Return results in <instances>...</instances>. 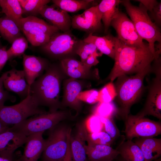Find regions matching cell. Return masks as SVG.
Here are the masks:
<instances>
[{
	"instance_id": "cell-16",
	"label": "cell",
	"mask_w": 161,
	"mask_h": 161,
	"mask_svg": "<svg viewBox=\"0 0 161 161\" xmlns=\"http://www.w3.org/2000/svg\"><path fill=\"white\" fill-rule=\"evenodd\" d=\"M88 133L84 124L78 125L76 131L70 138V148L73 161H86L85 146Z\"/></svg>"
},
{
	"instance_id": "cell-7",
	"label": "cell",
	"mask_w": 161,
	"mask_h": 161,
	"mask_svg": "<svg viewBox=\"0 0 161 161\" xmlns=\"http://www.w3.org/2000/svg\"><path fill=\"white\" fill-rule=\"evenodd\" d=\"M59 124L49 129L42 161H62L66 155L71 129Z\"/></svg>"
},
{
	"instance_id": "cell-17",
	"label": "cell",
	"mask_w": 161,
	"mask_h": 161,
	"mask_svg": "<svg viewBox=\"0 0 161 161\" xmlns=\"http://www.w3.org/2000/svg\"><path fill=\"white\" fill-rule=\"evenodd\" d=\"M44 132H38L27 137L21 161H38L46 146V140L43 136Z\"/></svg>"
},
{
	"instance_id": "cell-40",
	"label": "cell",
	"mask_w": 161,
	"mask_h": 161,
	"mask_svg": "<svg viewBox=\"0 0 161 161\" xmlns=\"http://www.w3.org/2000/svg\"><path fill=\"white\" fill-rule=\"evenodd\" d=\"M98 50L89 56L82 63L86 66L90 68L97 64L99 63L97 57L101 56L103 54L100 52H98Z\"/></svg>"
},
{
	"instance_id": "cell-39",
	"label": "cell",
	"mask_w": 161,
	"mask_h": 161,
	"mask_svg": "<svg viewBox=\"0 0 161 161\" xmlns=\"http://www.w3.org/2000/svg\"><path fill=\"white\" fill-rule=\"evenodd\" d=\"M98 91L91 89L80 92L78 95L77 98L80 101L93 104L98 102Z\"/></svg>"
},
{
	"instance_id": "cell-51",
	"label": "cell",
	"mask_w": 161,
	"mask_h": 161,
	"mask_svg": "<svg viewBox=\"0 0 161 161\" xmlns=\"http://www.w3.org/2000/svg\"><path fill=\"white\" fill-rule=\"evenodd\" d=\"M2 46L1 45V42L0 40V48H1Z\"/></svg>"
},
{
	"instance_id": "cell-14",
	"label": "cell",
	"mask_w": 161,
	"mask_h": 161,
	"mask_svg": "<svg viewBox=\"0 0 161 161\" xmlns=\"http://www.w3.org/2000/svg\"><path fill=\"white\" fill-rule=\"evenodd\" d=\"M53 5L44 6L40 10L39 14L49 22L63 32L70 31L72 27V18L67 12L60 8L56 9Z\"/></svg>"
},
{
	"instance_id": "cell-34",
	"label": "cell",
	"mask_w": 161,
	"mask_h": 161,
	"mask_svg": "<svg viewBox=\"0 0 161 161\" xmlns=\"http://www.w3.org/2000/svg\"><path fill=\"white\" fill-rule=\"evenodd\" d=\"M86 142L87 144L107 145L111 146L114 141L104 131L88 133Z\"/></svg>"
},
{
	"instance_id": "cell-19",
	"label": "cell",
	"mask_w": 161,
	"mask_h": 161,
	"mask_svg": "<svg viewBox=\"0 0 161 161\" xmlns=\"http://www.w3.org/2000/svg\"><path fill=\"white\" fill-rule=\"evenodd\" d=\"M82 86L80 82L76 79L70 78L66 80L64 84V91L61 106H68L77 112L80 109V101L77 98L81 92Z\"/></svg>"
},
{
	"instance_id": "cell-37",
	"label": "cell",
	"mask_w": 161,
	"mask_h": 161,
	"mask_svg": "<svg viewBox=\"0 0 161 161\" xmlns=\"http://www.w3.org/2000/svg\"><path fill=\"white\" fill-rule=\"evenodd\" d=\"M84 124L89 133H93L103 131V125L101 117L93 114L86 120Z\"/></svg>"
},
{
	"instance_id": "cell-25",
	"label": "cell",
	"mask_w": 161,
	"mask_h": 161,
	"mask_svg": "<svg viewBox=\"0 0 161 161\" xmlns=\"http://www.w3.org/2000/svg\"><path fill=\"white\" fill-rule=\"evenodd\" d=\"M116 149L125 161H145L140 149L132 140L123 141Z\"/></svg>"
},
{
	"instance_id": "cell-13",
	"label": "cell",
	"mask_w": 161,
	"mask_h": 161,
	"mask_svg": "<svg viewBox=\"0 0 161 161\" xmlns=\"http://www.w3.org/2000/svg\"><path fill=\"white\" fill-rule=\"evenodd\" d=\"M3 86L7 91L13 92L20 97L24 99L30 92L28 84L23 70H18L13 67L3 73Z\"/></svg>"
},
{
	"instance_id": "cell-24",
	"label": "cell",
	"mask_w": 161,
	"mask_h": 161,
	"mask_svg": "<svg viewBox=\"0 0 161 161\" xmlns=\"http://www.w3.org/2000/svg\"><path fill=\"white\" fill-rule=\"evenodd\" d=\"M120 0H102L98 4V8L101 15L104 26V32H108L112 20L117 14L119 10Z\"/></svg>"
},
{
	"instance_id": "cell-31",
	"label": "cell",
	"mask_w": 161,
	"mask_h": 161,
	"mask_svg": "<svg viewBox=\"0 0 161 161\" xmlns=\"http://www.w3.org/2000/svg\"><path fill=\"white\" fill-rule=\"evenodd\" d=\"M30 44L34 46H41L47 43L51 37L40 29L34 28L23 32Z\"/></svg>"
},
{
	"instance_id": "cell-28",
	"label": "cell",
	"mask_w": 161,
	"mask_h": 161,
	"mask_svg": "<svg viewBox=\"0 0 161 161\" xmlns=\"http://www.w3.org/2000/svg\"><path fill=\"white\" fill-rule=\"evenodd\" d=\"M55 5L67 12H75L97 5L92 0H53Z\"/></svg>"
},
{
	"instance_id": "cell-20",
	"label": "cell",
	"mask_w": 161,
	"mask_h": 161,
	"mask_svg": "<svg viewBox=\"0 0 161 161\" xmlns=\"http://www.w3.org/2000/svg\"><path fill=\"white\" fill-rule=\"evenodd\" d=\"M86 161H113L119 155L111 146L87 144L85 146Z\"/></svg>"
},
{
	"instance_id": "cell-52",
	"label": "cell",
	"mask_w": 161,
	"mask_h": 161,
	"mask_svg": "<svg viewBox=\"0 0 161 161\" xmlns=\"http://www.w3.org/2000/svg\"><path fill=\"white\" fill-rule=\"evenodd\" d=\"M1 13V12H0V13Z\"/></svg>"
},
{
	"instance_id": "cell-1",
	"label": "cell",
	"mask_w": 161,
	"mask_h": 161,
	"mask_svg": "<svg viewBox=\"0 0 161 161\" xmlns=\"http://www.w3.org/2000/svg\"><path fill=\"white\" fill-rule=\"evenodd\" d=\"M155 59L149 47L128 46L118 38L114 65L107 79L112 82L120 76L137 73L151 66Z\"/></svg>"
},
{
	"instance_id": "cell-10",
	"label": "cell",
	"mask_w": 161,
	"mask_h": 161,
	"mask_svg": "<svg viewBox=\"0 0 161 161\" xmlns=\"http://www.w3.org/2000/svg\"><path fill=\"white\" fill-rule=\"evenodd\" d=\"M151 66V72L155 74L150 86L144 106L136 115L145 117L152 116L161 120V61H156Z\"/></svg>"
},
{
	"instance_id": "cell-45",
	"label": "cell",
	"mask_w": 161,
	"mask_h": 161,
	"mask_svg": "<svg viewBox=\"0 0 161 161\" xmlns=\"http://www.w3.org/2000/svg\"><path fill=\"white\" fill-rule=\"evenodd\" d=\"M138 1L142 4L148 11L151 12L154 7L158 4V2L155 0H135Z\"/></svg>"
},
{
	"instance_id": "cell-23",
	"label": "cell",
	"mask_w": 161,
	"mask_h": 161,
	"mask_svg": "<svg viewBox=\"0 0 161 161\" xmlns=\"http://www.w3.org/2000/svg\"><path fill=\"white\" fill-rule=\"evenodd\" d=\"M15 23L23 32L31 28H38L51 37L59 31L57 28L36 16H29L23 17Z\"/></svg>"
},
{
	"instance_id": "cell-38",
	"label": "cell",
	"mask_w": 161,
	"mask_h": 161,
	"mask_svg": "<svg viewBox=\"0 0 161 161\" xmlns=\"http://www.w3.org/2000/svg\"><path fill=\"white\" fill-rule=\"evenodd\" d=\"M101 120L103 125V131L114 141L120 137V131L112 118L101 117Z\"/></svg>"
},
{
	"instance_id": "cell-36",
	"label": "cell",
	"mask_w": 161,
	"mask_h": 161,
	"mask_svg": "<svg viewBox=\"0 0 161 161\" xmlns=\"http://www.w3.org/2000/svg\"><path fill=\"white\" fill-rule=\"evenodd\" d=\"M116 95L114 85L112 82L106 84L98 91V102L109 103L115 99Z\"/></svg>"
},
{
	"instance_id": "cell-27",
	"label": "cell",
	"mask_w": 161,
	"mask_h": 161,
	"mask_svg": "<svg viewBox=\"0 0 161 161\" xmlns=\"http://www.w3.org/2000/svg\"><path fill=\"white\" fill-rule=\"evenodd\" d=\"M21 30L16 23L6 16L0 18V34L4 40L12 44L21 36Z\"/></svg>"
},
{
	"instance_id": "cell-15",
	"label": "cell",
	"mask_w": 161,
	"mask_h": 161,
	"mask_svg": "<svg viewBox=\"0 0 161 161\" xmlns=\"http://www.w3.org/2000/svg\"><path fill=\"white\" fill-rule=\"evenodd\" d=\"M23 70L26 81L30 86L36 78L48 68V61L40 57L25 54L23 55Z\"/></svg>"
},
{
	"instance_id": "cell-29",
	"label": "cell",
	"mask_w": 161,
	"mask_h": 161,
	"mask_svg": "<svg viewBox=\"0 0 161 161\" xmlns=\"http://www.w3.org/2000/svg\"><path fill=\"white\" fill-rule=\"evenodd\" d=\"M1 13L16 22L23 18V10L18 0H0Z\"/></svg>"
},
{
	"instance_id": "cell-32",
	"label": "cell",
	"mask_w": 161,
	"mask_h": 161,
	"mask_svg": "<svg viewBox=\"0 0 161 161\" xmlns=\"http://www.w3.org/2000/svg\"><path fill=\"white\" fill-rule=\"evenodd\" d=\"M28 47L27 40L22 35L15 39L12 43L11 47L7 49L9 60L21 56Z\"/></svg>"
},
{
	"instance_id": "cell-21",
	"label": "cell",
	"mask_w": 161,
	"mask_h": 161,
	"mask_svg": "<svg viewBox=\"0 0 161 161\" xmlns=\"http://www.w3.org/2000/svg\"><path fill=\"white\" fill-rule=\"evenodd\" d=\"M117 39V37L110 34L103 36H98L90 33L83 40L85 42L94 44L102 54L114 59Z\"/></svg>"
},
{
	"instance_id": "cell-49",
	"label": "cell",
	"mask_w": 161,
	"mask_h": 161,
	"mask_svg": "<svg viewBox=\"0 0 161 161\" xmlns=\"http://www.w3.org/2000/svg\"><path fill=\"white\" fill-rule=\"evenodd\" d=\"M115 161H125L120 156V157L117 159V158L115 159Z\"/></svg>"
},
{
	"instance_id": "cell-46",
	"label": "cell",
	"mask_w": 161,
	"mask_h": 161,
	"mask_svg": "<svg viewBox=\"0 0 161 161\" xmlns=\"http://www.w3.org/2000/svg\"><path fill=\"white\" fill-rule=\"evenodd\" d=\"M70 137L68 142V146L66 155L62 161H73L70 148Z\"/></svg>"
},
{
	"instance_id": "cell-50",
	"label": "cell",
	"mask_w": 161,
	"mask_h": 161,
	"mask_svg": "<svg viewBox=\"0 0 161 161\" xmlns=\"http://www.w3.org/2000/svg\"><path fill=\"white\" fill-rule=\"evenodd\" d=\"M154 161H161V157H160Z\"/></svg>"
},
{
	"instance_id": "cell-6",
	"label": "cell",
	"mask_w": 161,
	"mask_h": 161,
	"mask_svg": "<svg viewBox=\"0 0 161 161\" xmlns=\"http://www.w3.org/2000/svg\"><path fill=\"white\" fill-rule=\"evenodd\" d=\"M69 113L64 111H57L36 115L27 119L10 127L12 130L25 136L50 129L67 119Z\"/></svg>"
},
{
	"instance_id": "cell-43",
	"label": "cell",
	"mask_w": 161,
	"mask_h": 161,
	"mask_svg": "<svg viewBox=\"0 0 161 161\" xmlns=\"http://www.w3.org/2000/svg\"><path fill=\"white\" fill-rule=\"evenodd\" d=\"M8 60L9 58L6 47L2 46L0 48V72Z\"/></svg>"
},
{
	"instance_id": "cell-30",
	"label": "cell",
	"mask_w": 161,
	"mask_h": 161,
	"mask_svg": "<svg viewBox=\"0 0 161 161\" xmlns=\"http://www.w3.org/2000/svg\"><path fill=\"white\" fill-rule=\"evenodd\" d=\"M23 14L36 16L41 9L50 1L49 0H18Z\"/></svg>"
},
{
	"instance_id": "cell-4",
	"label": "cell",
	"mask_w": 161,
	"mask_h": 161,
	"mask_svg": "<svg viewBox=\"0 0 161 161\" xmlns=\"http://www.w3.org/2000/svg\"><path fill=\"white\" fill-rule=\"evenodd\" d=\"M133 22L136 30L143 40L148 42L149 49L155 58V42L161 43L159 28L151 20L148 10L141 3L138 6L133 5L129 0H121L120 3Z\"/></svg>"
},
{
	"instance_id": "cell-12",
	"label": "cell",
	"mask_w": 161,
	"mask_h": 161,
	"mask_svg": "<svg viewBox=\"0 0 161 161\" xmlns=\"http://www.w3.org/2000/svg\"><path fill=\"white\" fill-rule=\"evenodd\" d=\"M97 5L85 10L81 14L73 16L72 27L89 34L99 31L102 26L101 15Z\"/></svg>"
},
{
	"instance_id": "cell-47",
	"label": "cell",
	"mask_w": 161,
	"mask_h": 161,
	"mask_svg": "<svg viewBox=\"0 0 161 161\" xmlns=\"http://www.w3.org/2000/svg\"><path fill=\"white\" fill-rule=\"evenodd\" d=\"M10 128L0 119V134L8 130Z\"/></svg>"
},
{
	"instance_id": "cell-41",
	"label": "cell",
	"mask_w": 161,
	"mask_h": 161,
	"mask_svg": "<svg viewBox=\"0 0 161 161\" xmlns=\"http://www.w3.org/2000/svg\"><path fill=\"white\" fill-rule=\"evenodd\" d=\"M151 16L155 22V24L158 27L161 24V2H158L151 12Z\"/></svg>"
},
{
	"instance_id": "cell-9",
	"label": "cell",
	"mask_w": 161,
	"mask_h": 161,
	"mask_svg": "<svg viewBox=\"0 0 161 161\" xmlns=\"http://www.w3.org/2000/svg\"><path fill=\"white\" fill-rule=\"evenodd\" d=\"M81 40L70 31L58 32L53 34L49 41L40 46L41 50L51 57L58 58L75 53Z\"/></svg>"
},
{
	"instance_id": "cell-2",
	"label": "cell",
	"mask_w": 161,
	"mask_h": 161,
	"mask_svg": "<svg viewBox=\"0 0 161 161\" xmlns=\"http://www.w3.org/2000/svg\"><path fill=\"white\" fill-rule=\"evenodd\" d=\"M46 71L30 86L29 93L40 106L47 107L49 112H52L61 107L59 100L61 75L55 64L49 65Z\"/></svg>"
},
{
	"instance_id": "cell-11",
	"label": "cell",
	"mask_w": 161,
	"mask_h": 161,
	"mask_svg": "<svg viewBox=\"0 0 161 161\" xmlns=\"http://www.w3.org/2000/svg\"><path fill=\"white\" fill-rule=\"evenodd\" d=\"M110 26L116 30L117 38L125 44L131 47L146 48L145 44L137 33L134 24L126 14L119 10L112 21Z\"/></svg>"
},
{
	"instance_id": "cell-18",
	"label": "cell",
	"mask_w": 161,
	"mask_h": 161,
	"mask_svg": "<svg viewBox=\"0 0 161 161\" xmlns=\"http://www.w3.org/2000/svg\"><path fill=\"white\" fill-rule=\"evenodd\" d=\"M132 140L139 147L145 161H154L161 155V138L137 137Z\"/></svg>"
},
{
	"instance_id": "cell-5",
	"label": "cell",
	"mask_w": 161,
	"mask_h": 161,
	"mask_svg": "<svg viewBox=\"0 0 161 161\" xmlns=\"http://www.w3.org/2000/svg\"><path fill=\"white\" fill-rule=\"evenodd\" d=\"M30 93L19 103L11 106H0V119L6 125L18 124L30 116L47 112L42 109Z\"/></svg>"
},
{
	"instance_id": "cell-26",
	"label": "cell",
	"mask_w": 161,
	"mask_h": 161,
	"mask_svg": "<svg viewBox=\"0 0 161 161\" xmlns=\"http://www.w3.org/2000/svg\"><path fill=\"white\" fill-rule=\"evenodd\" d=\"M27 137L10 128L0 134V151L7 149L16 150L25 144Z\"/></svg>"
},
{
	"instance_id": "cell-53",
	"label": "cell",
	"mask_w": 161,
	"mask_h": 161,
	"mask_svg": "<svg viewBox=\"0 0 161 161\" xmlns=\"http://www.w3.org/2000/svg\"></svg>"
},
{
	"instance_id": "cell-48",
	"label": "cell",
	"mask_w": 161,
	"mask_h": 161,
	"mask_svg": "<svg viewBox=\"0 0 161 161\" xmlns=\"http://www.w3.org/2000/svg\"><path fill=\"white\" fill-rule=\"evenodd\" d=\"M4 78V75L3 74L0 77V90L3 89V80Z\"/></svg>"
},
{
	"instance_id": "cell-22",
	"label": "cell",
	"mask_w": 161,
	"mask_h": 161,
	"mask_svg": "<svg viewBox=\"0 0 161 161\" xmlns=\"http://www.w3.org/2000/svg\"><path fill=\"white\" fill-rule=\"evenodd\" d=\"M60 64L64 72L71 78L77 79L90 78L91 68L86 66L81 61L65 58L61 60Z\"/></svg>"
},
{
	"instance_id": "cell-35",
	"label": "cell",
	"mask_w": 161,
	"mask_h": 161,
	"mask_svg": "<svg viewBox=\"0 0 161 161\" xmlns=\"http://www.w3.org/2000/svg\"><path fill=\"white\" fill-rule=\"evenodd\" d=\"M98 50L95 45L81 40L75 51V53L80 57L81 62L83 63L90 55Z\"/></svg>"
},
{
	"instance_id": "cell-8",
	"label": "cell",
	"mask_w": 161,
	"mask_h": 161,
	"mask_svg": "<svg viewBox=\"0 0 161 161\" xmlns=\"http://www.w3.org/2000/svg\"><path fill=\"white\" fill-rule=\"evenodd\" d=\"M126 140L137 137H154L161 134V123L136 115L129 114L124 120Z\"/></svg>"
},
{
	"instance_id": "cell-42",
	"label": "cell",
	"mask_w": 161,
	"mask_h": 161,
	"mask_svg": "<svg viewBox=\"0 0 161 161\" xmlns=\"http://www.w3.org/2000/svg\"><path fill=\"white\" fill-rule=\"evenodd\" d=\"M15 151L7 149L0 151V161H14L13 154Z\"/></svg>"
},
{
	"instance_id": "cell-3",
	"label": "cell",
	"mask_w": 161,
	"mask_h": 161,
	"mask_svg": "<svg viewBox=\"0 0 161 161\" xmlns=\"http://www.w3.org/2000/svg\"><path fill=\"white\" fill-rule=\"evenodd\" d=\"M151 72V66L129 76L123 75L118 78L114 85L116 95L115 99L119 106L117 113L125 120L131 106L138 100L143 88L145 76Z\"/></svg>"
},
{
	"instance_id": "cell-33",
	"label": "cell",
	"mask_w": 161,
	"mask_h": 161,
	"mask_svg": "<svg viewBox=\"0 0 161 161\" xmlns=\"http://www.w3.org/2000/svg\"><path fill=\"white\" fill-rule=\"evenodd\" d=\"M93 113L100 117L112 118L118 112V109L112 102H99L94 108Z\"/></svg>"
},
{
	"instance_id": "cell-44",
	"label": "cell",
	"mask_w": 161,
	"mask_h": 161,
	"mask_svg": "<svg viewBox=\"0 0 161 161\" xmlns=\"http://www.w3.org/2000/svg\"><path fill=\"white\" fill-rule=\"evenodd\" d=\"M14 97L11 95L7 90L4 89L0 90V106L4 105V103L7 100H13Z\"/></svg>"
}]
</instances>
